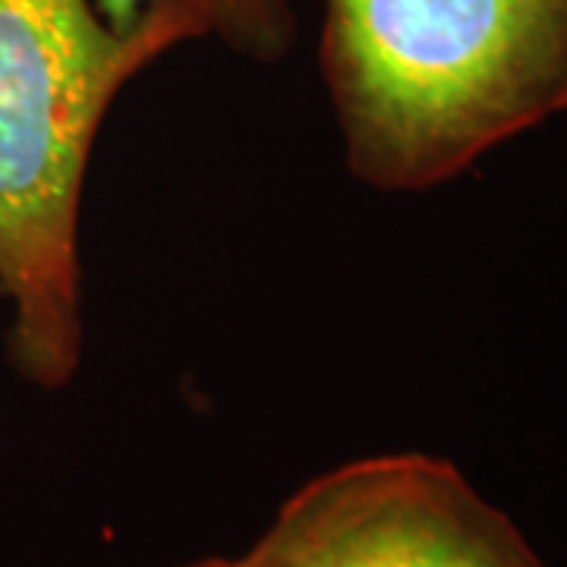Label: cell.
<instances>
[{
  "mask_svg": "<svg viewBox=\"0 0 567 567\" xmlns=\"http://www.w3.org/2000/svg\"><path fill=\"white\" fill-rule=\"evenodd\" d=\"M324 95L375 193L445 186L567 111V0H324Z\"/></svg>",
  "mask_w": 567,
  "mask_h": 567,
  "instance_id": "obj_1",
  "label": "cell"
},
{
  "mask_svg": "<svg viewBox=\"0 0 567 567\" xmlns=\"http://www.w3.org/2000/svg\"><path fill=\"white\" fill-rule=\"evenodd\" d=\"M189 567H208V558H205V561H196V565H189Z\"/></svg>",
  "mask_w": 567,
  "mask_h": 567,
  "instance_id": "obj_5",
  "label": "cell"
},
{
  "mask_svg": "<svg viewBox=\"0 0 567 567\" xmlns=\"http://www.w3.org/2000/svg\"><path fill=\"white\" fill-rule=\"evenodd\" d=\"M117 32H130L158 3L181 10L196 41L215 39L227 51L259 63L284 61L297 44L293 0H95Z\"/></svg>",
  "mask_w": 567,
  "mask_h": 567,
  "instance_id": "obj_4",
  "label": "cell"
},
{
  "mask_svg": "<svg viewBox=\"0 0 567 567\" xmlns=\"http://www.w3.org/2000/svg\"><path fill=\"white\" fill-rule=\"evenodd\" d=\"M186 41L196 32L167 3L117 32L95 0H0V293L32 385H70L85 353L80 221L102 123Z\"/></svg>",
  "mask_w": 567,
  "mask_h": 567,
  "instance_id": "obj_2",
  "label": "cell"
},
{
  "mask_svg": "<svg viewBox=\"0 0 567 567\" xmlns=\"http://www.w3.org/2000/svg\"><path fill=\"white\" fill-rule=\"evenodd\" d=\"M208 567H548L511 514L420 451L331 466L234 558Z\"/></svg>",
  "mask_w": 567,
  "mask_h": 567,
  "instance_id": "obj_3",
  "label": "cell"
}]
</instances>
